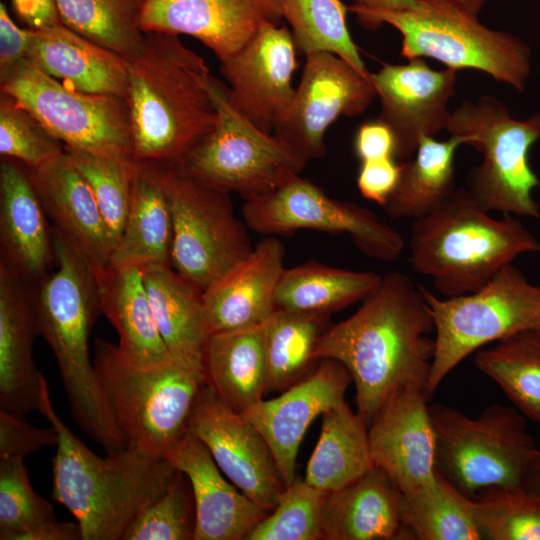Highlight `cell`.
Returning <instances> with one entry per match:
<instances>
[{
    "mask_svg": "<svg viewBox=\"0 0 540 540\" xmlns=\"http://www.w3.org/2000/svg\"><path fill=\"white\" fill-rule=\"evenodd\" d=\"M434 320L420 285L391 271L358 310L330 326L316 358L345 366L356 391L357 413L369 426L399 387L425 386L435 351Z\"/></svg>",
    "mask_w": 540,
    "mask_h": 540,
    "instance_id": "6da1fadb",
    "label": "cell"
},
{
    "mask_svg": "<svg viewBox=\"0 0 540 540\" xmlns=\"http://www.w3.org/2000/svg\"><path fill=\"white\" fill-rule=\"evenodd\" d=\"M133 157L170 164L218 122L209 67L176 34L145 33L127 58Z\"/></svg>",
    "mask_w": 540,
    "mask_h": 540,
    "instance_id": "7a4b0ae2",
    "label": "cell"
},
{
    "mask_svg": "<svg viewBox=\"0 0 540 540\" xmlns=\"http://www.w3.org/2000/svg\"><path fill=\"white\" fill-rule=\"evenodd\" d=\"M39 412L59 434L52 458V498L76 519L82 540H122L177 470L165 458L130 447L103 458L95 454L55 412L45 377Z\"/></svg>",
    "mask_w": 540,
    "mask_h": 540,
    "instance_id": "3957f363",
    "label": "cell"
},
{
    "mask_svg": "<svg viewBox=\"0 0 540 540\" xmlns=\"http://www.w3.org/2000/svg\"><path fill=\"white\" fill-rule=\"evenodd\" d=\"M56 270L35 285L40 335L50 346L72 418L106 453L126 447L100 389L89 335L101 312L94 270L82 252L52 228Z\"/></svg>",
    "mask_w": 540,
    "mask_h": 540,
    "instance_id": "277c9868",
    "label": "cell"
},
{
    "mask_svg": "<svg viewBox=\"0 0 540 540\" xmlns=\"http://www.w3.org/2000/svg\"><path fill=\"white\" fill-rule=\"evenodd\" d=\"M489 213L466 188H456L414 220L409 242L413 270L431 277L448 298L474 292L516 257L540 252V242L519 220Z\"/></svg>",
    "mask_w": 540,
    "mask_h": 540,
    "instance_id": "5b68a950",
    "label": "cell"
},
{
    "mask_svg": "<svg viewBox=\"0 0 540 540\" xmlns=\"http://www.w3.org/2000/svg\"><path fill=\"white\" fill-rule=\"evenodd\" d=\"M93 365L126 447L165 458L188 429L194 401L205 381L203 371L174 359L139 365L127 359L118 345L99 338Z\"/></svg>",
    "mask_w": 540,
    "mask_h": 540,
    "instance_id": "8992f818",
    "label": "cell"
},
{
    "mask_svg": "<svg viewBox=\"0 0 540 540\" xmlns=\"http://www.w3.org/2000/svg\"><path fill=\"white\" fill-rule=\"evenodd\" d=\"M446 130L483 155L467 177V191L487 211L540 218L533 191L540 180L529 156L540 141V114L512 117L491 96L464 101L451 111Z\"/></svg>",
    "mask_w": 540,
    "mask_h": 540,
    "instance_id": "52a82bcc",
    "label": "cell"
},
{
    "mask_svg": "<svg viewBox=\"0 0 540 540\" xmlns=\"http://www.w3.org/2000/svg\"><path fill=\"white\" fill-rule=\"evenodd\" d=\"M434 320L435 351L425 386L429 401L445 377L483 346L524 332L540 335V285L512 263L480 289L440 299L423 286Z\"/></svg>",
    "mask_w": 540,
    "mask_h": 540,
    "instance_id": "ba28073f",
    "label": "cell"
},
{
    "mask_svg": "<svg viewBox=\"0 0 540 540\" xmlns=\"http://www.w3.org/2000/svg\"><path fill=\"white\" fill-rule=\"evenodd\" d=\"M218 112L215 128L167 164L179 173L244 200L269 193L307 164L275 134L262 131L232 104L228 88L211 76Z\"/></svg>",
    "mask_w": 540,
    "mask_h": 540,
    "instance_id": "9c48e42d",
    "label": "cell"
},
{
    "mask_svg": "<svg viewBox=\"0 0 540 540\" xmlns=\"http://www.w3.org/2000/svg\"><path fill=\"white\" fill-rule=\"evenodd\" d=\"M429 413L435 432L436 470L466 495L498 485H522L538 449L525 416L515 407L487 406L469 417L434 404Z\"/></svg>",
    "mask_w": 540,
    "mask_h": 540,
    "instance_id": "30bf717a",
    "label": "cell"
},
{
    "mask_svg": "<svg viewBox=\"0 0 540 540\" xmlns=\"http://www.w3.org/2000/svg\"><path fill=\"white\" fill-rule=\"evenodd\" d=\"M382 24L400 32L401 56L407 60L432 58L454 71L479 70L518 92L530 77L532 54L526 42L454 8L422 0L414 10L378 14L375 28Z\"/></svg>",
    "mask_w": 540,
    "mask_h": 540,
    "instance_id": "8fae6325",
    "label": "cell"
},
{
    "mask_svg": "<svg viewBox=\"0 0 540 540\" xmlns=\"http://www.w3.org/2000/svg\"><path fill=\"white\" fill-rule=\"evenodd\" d=\"M172 219L171 266L202 291L253 250L229 194L158 163Z\"/></svg>",
    "mask_w": 540,
    "mask_h": 540,
    "instance_id": "7c38bea8",
    "label": "cell"
},
{
    "mask_svg": "<svg viewBox=\"0 0 540 540\" xmlns=\"http://www.w3.org/2000/svg\"><path fill=\"white\" fill-rule=\"evenodd\" d=\"M0 84L1 92L33 114L64 146L134 159L125 99L66 87L27 59Z\"/></svg>",
    "mask_w": 540,
    "mask_h": 540,
    "instance_id": "4fadbf2b",
    "label": "cell"
},
{
    "mask_svg": "<svg viewBox=\"0 0 540 540\" xmlns=\"http://www.w3.org/2000/svg\"><path fill=\"white\" fill-rule=\"evenodd\" d=\"M242 217L248 228L264 236H289L299 230L347 234L365 255L385 262L403 252V236L371 210L328 196L300 175L275 190L245 200Z\"/></svg>",
    "mask_w": 540,
    "mask_h": 540,
    "instance_id": "5bb4252c",
    "label": "cell"
},
{
    "mask_svg": "<svg viewBox=\"0 0 540 540\" xmlns=\"http://www.w3.org/2000/svg\"><path fill=\"white\" fill-rule=\"evenodd\" d=\"M375 97L371 73L330 52L308 54L290 109L273 134L306 163L320 159L330 125L363 113Z\"/></svg>",
    "mask_w": 540,
    "mask_h": 540,
    "instance_id": "9a60e30c",
    "label": "cell"
},
{
    "mask_svg": "<svg viewBox=\"0 0 540 540\" xmlns=\"http://www.w3.org/2000/svg\"><path fill=\"white\" fill-rule=\"evenodd\" d=\"M188 428L231 483L266 511L274 510L285 485L269 445L205 381L194 401Z\"/></svg>",
    "mask_w": 540,
    "mask_h": 540,
    "instance_id": "2e32d148",
    "label": "cell"
},
{
    "mask_svg": "<svg viewBox=\"0 0 540 540\" xmlns=\"http://www.w3.org/2000/svg\"><path fill=\"white\" fill-rule=\"evenodd\" d=\"M297 48L290 29L279 24L264 27L242 50L221 62L234 107L266 133L284 121L295 89Z\"/></svg>",
    "mask_w": 540,
    "mask_h": 540,
    "instance_id": "e0dca14e",
    "label": "cell"
},
{
    "mask_svg": "<svg viewBox=\"0 0 540 540\" xmlns=\"http://www.w3.org/2000/svg\"><path fill=\"white\" fill-rule=\"evenodd\" d=\"M456 72L434 70L424 58H414L406 64H384L372 74L381 106L377 119L391 129L397 159H411L422 137L446 129Z\"/></svg>",
    "mask_w": 540,
    "mask_h": 540,
    "instance_id": "ac0fdd59",
    "label": "cell"
},
{
    "mask_svg": "<svg viewBox=\"0 0 540 540\" xmlns=\"http://www.w3.org/2000/svg\"><path fill=\"white\" fill-rule=\"evenodd\" d=\"M282 18V0H145L140 27L144 33L189 35L222 62Z\"/></svg>",
    "mask_w": 540,
    "mask_h": 540,
    "instance_id": "d6986e66",
    "label": "cell"
},
{
    "mask_svg": "<svg viewBox=\"0 0 540 540\" xmlns=\"http://www.w3.org/2000/svg\"><path fill=\"white\" fill-rule=\"evenodd\" d=\"M424 386L410 383L396 389L368 426L373 465L407 493L436 475L435 432Z\"/></svg>",
    "mask_w": 540,
    "mask_h": 540,
    "instance_id": "ffe728a7",
    "label": "cell"
},
{
    "mask_svg": "<svg viewBox=\"0 0 540 540\" xmlns=\"http://www.w3.org/2000/svg\"><path fill=\"white\" fill-rule=\"evenodd\" d=\"M351 382L343 364L320 359L305 379L242 414L269 445L285 487L296 479V458L307 429L316 417L344 400Z\"/></svg>",
    "mask_w": 540,
    "mask_h": 540,
    "instance_id": "44dd1931",
    "label": "cell"
},
{
    "mask_svg": "<svg viewBox=\"0 0 540 540\" xmlns=\"http://www.w3.org/2000/svg\"><path fill=\"white\" fill-rule=\"evenodd\" d=\"M40 335L35 285L0 260V410L23 417L40 411L44 376L33 360Z\"/></svg>",
    "mask_w": 540,
    "mask_h": 540,
    "instance_id": "7402d4cb",
    "label": "cell"
},
{
    "mask_svg": "<svg viewBox=\"0 0 540 540\" xmlns=\"http://www.w3.org/2000/svg\"><path fill=\"white\" fill-rule=\"evenodd\" d=\"M165 459L190 482L196 509L194 540H246L269 514L222 476L207 447L189 428Z\"/></svg>",
    "mask_w": 540,
    "mask_h": 540,
    "instance_id": "603a6c76",
    "label": "cell"
},
{
    "mask_svg": "<svg viewBox=\"0 0 540 540\" xmlns=\"http://www.w3.org/2000/svg\"><path fill=\"white\" fill-rule=\"evenodd\" d=\"M28 170L53 228L82 252L94 271L109 265L115 243L89 184L67 153Z\"/></svg>",
    "mask_w": 540,
    "mask_h": 540,
    "instance_id": "cb8c5ba5",
    "label": "cell"
},
{
    "mask_svg": "<svg viewBox=\"0 0 540 540\" xmlns=\"http://www.w3.org/2000/svg\"><path fill=\"white\" fill-rule=\"evenodd\" d=\"M285 247L265 236L251 253L203 291L211 333L252 327L275 310V292L284 271Z\"/></svg>",
    "mask_w": 540,
    "mask_h": 540,
    "instance_id": "d4e9b609",
    "label": "cell"
},
{
    "mask_svg": "<svg viewBox=\"0 0 540 540\" xmlns=\"http://www.w3.org/2000/svg\"><path fill=\"white\" fill-rule=\"evenodd\" d=\"M28 168L1 157L0 260L38 284L56 265L52 230Z\"/></svg>",
    "mask_w": 540,
    "mask_h": 540,
    "instance_id": "484cf974",
    "label": "cell"
},
{
    "mask_svg": "<svg viewBox=\"0 0 540 540\" xmlns=\"http://www.w3.org/2000/svg\"><path fill=\"white\" fill-rule=\"evenodd\" d=\"M27 60L71 89L128 97L127 60L62 23L33 30Z\"/></svg>",
    "mask_w": 540,
    "mask_h": 540,
    "instance_id": "4316f807",
    "label": "cell"
},
{
    "mask_svg": "<svg viewBox=\"0 0 540 540\" xmlns=\"http://www.w3.org/2000/svg\"><path fill=\"white\" fill-rule=\"evenodd\" d=\"M325 540H411L402 520V493L377 466L329 492L323 511Z\"/></svg>",
    "mask_w": 540,
    "mask_h": 540,
    "instance_id": "83f0119b",
    "label": "cell"
},
{
    "mask_svg": "<svg viewBox=\"0 0 540 540\" xmlns=\"http://www.w3.org/2000/svg\"><path fill=\"white\" fill-rule=\"evenodd\" d=\"M143 281L160 335L177 362L203 371L210 337L203 291L171 265L141 268Z\"/></svg>",
    "mask_w": 540,
    "mask_h": 540,
    "instance_id": "f1b7e54d",
    "label": "cell"
},
{
    "mask_svg": "<svg viewBox=\"0 0 540 540\" xmlns=\"http://www.w3.org/2000/svg\"><path fill=\"white\" fill-rule=\"evenodd\" d=\"M94 273L101 312L117 331L122 354L143 366L173 360L158 330L141 269L109 264Z\"/></svg>",
    "mask_w": 540,
    "mask_h": 540,
    "instance_id": "f546056e",
    "label": "cell"
},
{
    "mask_svg": "<svg viewBox=\"0 0 540 540\" xmlns=\"http://www.w3.org/2000/svg\"><path fill=\"white\" fill-rule=\"evenodd\" d=\"M172 219L159 164L134 160L131 199L114 266L171 265Z\"/></svg>",
    "mask_w": 540,
    "mask_h": 540,
    "instance_id": "4dcf8cb0",
    "label": "cell"
},
{
    "mask_svg": "<svg viewBox=\"0 0 540 540\" xmlns=\"http://www.w3.org/2000/svg\"><path fill=\"white\" fill-rule=\"evenodd\" d=\"M206 384L243 414L266 394L263 323L212 333L203 356Z\"/></svg>",
    "mask_w": 540,
    "mask_h": 540,
    "instance_id": "1f68e13d",
    "label": "cell"
},
{
    "mask_svg": "<svg viewBox=\"0 0 540 540\" xmlns=\"http://www.w3.org/2000/svg\"><path fill=\"white\" fill-rule=\"evenodd\" d=\"M316 446L304 480L332 492L351 483L370 468L368 426L345 400L324 412Z\"/></svg>",
    "mask_w": 540,
    "mask_h": 540,
    "instance_id": "d6a6232c",
    "label": "cell"
},
{
    "mask_svg": "<svg viewBox=\"0 0 540 540\" xmlns=\"http://www.w3.org/2000/svg\"><path fill=\"white\" fill-rule=\"evenodd\" d=\"M382 276L307 261L285 268L275 292V309L329 315L364 300Z\"/></svg>",
    "mask_w": 540,
    "mask_h": 540,
    "instance_id": "836d02e7",
    "label": "cell"
},
{
    "mask_svg": "<svg viewBox=\"0 0 540 540\" xmlns=\"http://www.w3.org/2000/svg\"><path fill=\"white\" fill-rule=\"evenodd\" d=\"M463 140L457 135L439 141L425 136L415 154L402 164L397 186L383 206L394 219H418L450 196L455 187V157Z\"/></svg>",
    "mask_w": 540,
    "mask_h": 540,
    "instance_id": "e575fe53",
    "label": "cell"
},
{
    "mask_svg": "<svg viewBox=\"0 0 540 540\" xmlns=\"http://www.w3.org/2000/svg\"><path fill=\"white\" fill-rule=\"evenodd\" d=\"M329 327V315L274 310L263 322L266 393L284 391L316 369V350Z\"/></svg>",
    "mask_w": 540,
    "mask_h": 540,
    "instance_id": "d590c367",
    "label": "cell"
},
{
    "mask_svg": "<svg viewBox=\"0 0 540 540\" xmlns=\"http://www.w3.org/2000/svg\"><path fill=\"white\" fill-rule=\"evenodd\" d=\"M402 520L413 539L481 540L473 498L437 470L433 480L402 494Z\"/></svg>",
    "mask_w": 540,
    "mask_h": 540,
    "instance_id": "8d00e7d4",
    "label": "cell"
},
{
    "mask_svg": "<svg viewBox=\"0 0 540 540\" xmlns=\"http://www.w3.org/2000/svg\"><path fill=\"white\" fill-rule=\"evenodd\" d=\"M478 370L502 389L525 418L540 424V335L524 332L479 349Z\"/></svg>",
    "mask_w": 540,
    "mask_h": 540,
    "instance_id": "74e56055",
    "label": "cell"
},
{
    "mask_svg": "<svg viewBox=\"0 0 540 540\" xmlns=\"http://www.w3.org/2000/svg\"><path fill=\"white\" fill-rule=\"evenodd\" d=\"M145 0H56L61 23L127 58L142 48L140 19Z\"/></svg>",
    "mask_w": 540,
    "mask_h": 540,
    "instance_id": "f35d334b",
    "label": "cell"
},
{
    "mask_svg": "<svg viewBox=\"0 0 540 540\" xmlns=\"http://www.w3.org/2000/svg\"><path fill=\"white\" fill-rule=\"evenodd\" d=\"M282 8L297 52L305 56L330 52L361 73H370L349 33L346 23L349 9L341 0H282Z\"/></svg>",
    "mask_w": 540,
    "mask_h": 540,
    "instance_id": "ab89813d",
    "label": "cell"
},
{
    "mask_svg": "<svg viewBox=\"0 0 540 540\" xmlns=\"http://www.w3.org/2000/svg\"><path fill=\"white\" fill-rule=\"evenodd\" d=\"M473 501L481 539L540 540V497L522 485L487 487Z\"/></svg>",
    "mask_w": 540,
    "mask_h": 540,
    "instance_id": "60d3db41",
    "label": "cell"
},
{
    "mask_svg": "<svg viewBox=\"0 0 540 540\" xmlns=\"http://www.w3.org/2000/svg\"><path fill=\"white\" fill-rule=\"evenodd\" d=\"M65 152L89 184L116 246L129 210L134 159L109 157L67 146Z\"/></svg>",
    "mask_w": 540,
    "mask_h": 540,
    "instance_id": "b9f144b4",
    "label": "cell"
},
{
    "mask_svg": "<svg viewBox=\"0 0 540 540\" xmlns=\"http://www.w3.org/2000/svg\"><path fill=\"white\" fill-rule=\"evenodd\" d=\"M329 492L295 479L285 487L276 507L246 540L323 539V511Z\"/></svg>",
    "mask_w": 540,
    "mask_h": 540,
    "instance_id": "7bdbcfd3",
    "label": "cell"
},
{
    "mask_svg": "<svg viewBox=\"0 0 540 540\" xmlns=\"http://www.w3.org/2000/svg\"><path fill=\"white\" fill-rule=\"evenodd\" d=\"M53 505L33 489L23 458H0V539L25 535L55 519Z\"/></svg>",
    "mask_w": 540,
    "mask_h": 540,
    "instance_id": "ee69618b",
    "label": "cell"
},
{
    "mask_svg": "<svg viewBox=\"0 0 540 540\" xmlns=\"http://www.w3.org/2000/svg\"><path fill=\"white\" fill-rule=\"evenodd\" d=\"M195 527L192 488L177 470L165 492L139 514L122 540H194Z\"/></svg>",
    "mask_w": 540,
    "mask_h": 540,
    "instance_id": "f6af8a7d",
    "label": "cell"
},
{
    "mask_svg": "<svg viewBox=\"0 0 540 540\" xmlns=\"http://www.w3.org/2000/svg\"><path fill=\"white\" fill-rule=\"evenodd\" d=\"M65 151L64 144L16 101L1 92L0 154L34 169Z\"/></svg>",
    "mask_w": 540,
    "mask_h": 540,
    "instance_id": "bcb514c9",
    "label": "cell"
},
{
    "mask_svg": "<svg viewBox=\"0 0 540 540\" xmlns=\"http://www.w3.org/2000/svg\"><path fill=\"white\" fill-rule=\"evenodd\" d=\"M59 434L51 425L38 428L23 417L0 410V458H25L43 447L57 445Z\"/></svg>",
    "mask_w": 540,
    "mask_h": 540,
    "instance_id": "7dc6e473",
    "label": "cell"
},
{
    "mask_svg": "<svg viewBox=\"0 0 540 540\" xmlns=\"http://www.w3.org/2000/svg\"><path fill=\"white\" fill-rule=\"evenodd\" d=\"M402 164L395 158H383L361 162L357 186L365 199L384 206L395 190Z\"/></svg>",
    "mask_w": 540,
    "mask_h": 540,
    "instance_id": "c3c4849f",
    "label": "cell"
},
{
    "mask_svg": "<svg viewBox=\"0 0 540 540\" xmlns=\"http://www.w3.org/2000/svg\"><path fill=\"white\" fill-rule=\"evenodd\" d=\"M33 29L20 28L10 17L6 5L0 3V79L27 59Z\"/></svg>",
    "mask_w": 540,
    "mask_h": 540,
    "instance_id": "681fc988",
    "label": "cell"
},
{
    "mask_svg": "<svg viewBox=\"0 0 540 540\" xmlns=\"http://www.w3.org/2000/svg\"><path fill=\"white\" fill-rule=\"evenodd\" d=\"M354 151L361 162L395 157V138L391 129L383 122L362 124L354 138Z\"/></svg>",
    "mask_w": 540,
    "mask_h": 540,
    "instance_id": "f907efd6",
    "label": "cell"
},
{
    "mask_svg": "<svg viewBox=\"0 0 540 540\" xmlns=\"http://www.w3.org/2000/svg\"><path fill=\"white\" fill-rule=\"evenodd\" d=\"M13 9L30 29L43 30L61 24L56 0H11Z\"/></svg>",
    "mask_w": 540,
    "mask_h": 540,
    "instance_id": "816d5d0a",
    "label": "cell"
},
{
    "mask_svg": "<svg viewBox=\"0 0 540 540\" xmlns=\"http://www.w3.org/2000/svg\"><path fill=\"white\" fill-rule=\"evenodd\" d=\"M422 0H353L348 7L361 25L367 29L375 28V18L381 13L404 12L420 7Z\"/></svg>",
    "mask_w": 540,
    "mask_h": 540,
    "instance_id": "f5cc1de1",
    "label": "cell"
},
{
    "mask_svg": "<svg viewBox=\"0 0 540 540\" xmlns=\"http://www.w3.org/2000/svg\"><path fill=\"white\" fill-rule=\"evenodd\" d=\"M23 540H82V532L77 522L55 518L29 532Z\"/></svg>",
    "mask_w": 540,
    "mask_h": 540,
    "instance_id": "db71d44e",
    "label": "cell"
},
{
    "mask_svg": "<svg viewBox=\"0 0 540 540\" xmlns=\"http://www.w3.org/2000/svg\"><path fill=\"white\" fill-rule=\"evenodd\" d=\"M522 486L527 491L540 497V449H538L526 471Z\"/></svg>",
    "mask_w": 540,
    "mask_h": 540,
    "instance_id": "11a10c76",
    "label": "cell"
},
{
    "mask_svg": "<svg viewBox=\"0 0 540 540\" xmlns=\"http://www.w3.org/2000/svg\"><path fill=\"white\" fill-rule=\"evenodd\" d=\"M441 5L454 8L471 16L478 17V14L486 0H427Z\"/></svg>",
    "mask_w": 540,
    "mask_h": 540,
    "instance_id": "9f6ffc18",
    "label": "cell"
}]
</instances>
